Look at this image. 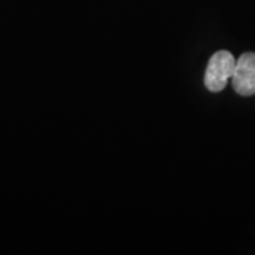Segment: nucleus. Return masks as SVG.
<instances>
[{
    "label": "nucleus",
    "mask_w": 255,
    "mask_h": 255,
    "mask_svg": "<svg viewBox=\"0 0 255 255\" xmlns=\"http://www.w3.org/2000/svg\"><path fill=\"white\" fill-rule=\"evenodd\" d=\"M237 60L230 51L221 50L211 55L204 75V84L211 92L223 91L227 82L233 78Z\"/></svg>",
    "instance_id": "1"
},
{
    "label": "nucleus",
    "mask_w": 255,
    "mask_h": 255,
    "mask_svg": "<svg viewBox=\"0 0 255 255\" xmlns=\"http://www.w3.org/2000/svg\"><path fill=\"white\" fill-rule=\"evenodd\" d=\"M233 87L237 94L243 97H250L255 94V53H244L238 57L234 74Z\"/></svg>",
    "instance_id": "2"
}]
</instances>
